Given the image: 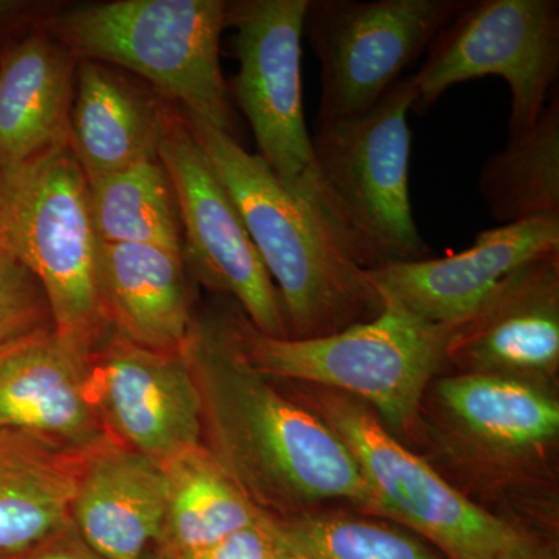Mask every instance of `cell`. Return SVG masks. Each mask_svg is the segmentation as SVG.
<instances>
[{"label":"cell","instance_id":"4fadbf2b","mask_svg":"<svg viewBox=\"0 0 559 559\" xmlns=\"http://www.w3.org/2000/svg\"><path fill=\"white\" fill-rule=\"evenodd\" d=\"M90 360L92 396L110 440L159 463L201 447L200 390L182 349L140 347L110 331Z\"/></svg>","mask_w":559,"mask_h":559},{"label":"cell","instance_id":"ac0fdd59","mask_svg":"<svg viewBox=\"0 0 559 559\" xmlns=\"http://www.w3.org/2000/svg\"><path fill=\"white\" fill-rule=\"evenodd\" d=\"M183 255L148 245L98 250V289L110 331L140 347L180 352L193 323Z\"/></svg>","mask_w":559,"mask_h":559},{"label":"cell","instance_id":"1f68e13d","mask_svg":"<svg viewBox=\"0 0 559 559\" xmlns=\"http://www.w3.org/2000/svg\"><path fill=\"white\" fill-rule=\"evenodd\" d=\"M20 7H17V3L14 2H2L0 0V16H3V14L11 13V11L17 10Z\"/></svg>","mask_w":559,"mask_h":559},{"label":"cell","instance_id":"9c48e42d","mask_svg":"<svg viewBox=\"0 0 559 559\" xmlns=\"http://www.w3.org/2000/svg\"><path fill=\"white\" fill-rule=\"evenodd\" d=\"M412 76L373 108L318 123L312 150L323 182L347 224L356 264L369 271L432 257L419 234L409 194Z\"/></svg>","mask_w":559,"mask_h":559},{"label":"cell","instance_id":"7c38bea8","mask_svg":"<svg viewBox=\"0 0 559 559\" xmlns=\"http://www.w3.org/2000/svg\"><path fill=\"white\" fill-rule=\"evenodd\" d=\"M159 160L170 175L182 224L187 270L205 288L226 294L253 329L289 340L282 299L250 240L237 205L191 134L186 117L170 108Z\"/></svg>","mask_w":559,"mask_h":559},{"label":"cell","instance_id":"5b68a950","mask_svg":"<svg viewBox=\"0 0 559 559\" xmlns=\"http://www.w3.org/2000/svg\"><path fill=\"white\" fill-rule=\"evenodd\" d=\"M226 14L224 0H114L62 11L46 33L79 61L130 70L186 116L235 138L219 57Z\"/></svg>","mask_w":559,"mask_h":559},{"label":"cell","instance_id":"603a6c76","mask_svg":"<svg viewBox=\"0 0 559 559\" xmlns=\"http://www.w3.org/2000/svg\"><path fill=\"white\" fill-rule=\"evenodd\" d=\"M550 95L535 127L510 138L479 175L480 197L500 226L559 219V95Z\"/></svg>","mask_w":559,"mask_h":559},{"label":"cell","instance_id":"f1b7e54d","mask_svg":"<svg viewBox=\"0 0 559 559\" xmlns=\"http://www.w3.org/2000/svg\"><path fill=\"white\" fill-rule=\"evenodd\" d=\"M270 522L272 538H274L275 559H314L310 557V555L305 554L304 550H300L299 547L294 546L293 543H289V540L278 532V528L275 527L274 521H272L271 518Z\"/></svg>","mask_w":559,"mask_h":559},{"label":"cell","instance_id":"83f0119b","mask_svg":"<svg viewBox=\"0 0 559 559\" xmlns=\"http://www.w3.org/2000/svg\"><path fill=\"white\" fill-rule=\"evenodd\" d=\"M0 559H105L97 551L91 549L79 532L73 528L72 522L64 528L58 530L53 535L38 540L25 549L0 554Z\"/></svg>","mask_w":559,"mask_h":559},{"label":"cell","instance_id":"484cf974","mask_svg":"<svg viewBox=\"0 0 559 559\" xmlns=\"http://www.w3.org/2000/svg\"><path fill=\"white\" fill-rule=\"evenodd\" d=\"M51 333L53 318L38 280L9 249L0 248V358Z\"/></svg>","mask_w":559,"mask_h":559},{"label":"cell","instance_id":"4316f807","mask_svg":"<svg viewBox=\"0 0 559 559\" xmlns=\"http://www.w3.org/2000/svg\"><path fill=\"white\" fill-rule=\"evenodd\" d=\"M191 559H275L270 518L263 514L255 524L238 530Z\"/></svg>","mask_w":559,"mask_h":559},{"label":"cell","instance_id":"7402d4cb","mask_svg":"<svg viewBox=\"0 0 559 559\" xmlns=\"http://www.w3.org/2000/svg\"><path fill=\"white\" fill-rule=\"evenodd\" d=\"M167 511L160 543L191 559L238 530L255 524L263 511L250 502L204 444L162 463Z\"/></svg>","mask_w":559,"mask_h":559},{"label":"cell","instance_id":"4dcf8cb0","mask_svg":"<svg viewBox=\"0 0 559 559\" xmlns=\"http://www.w3.org/2000/svg\"><path fill=\"white\" fill-rule=\"evenodd\" d=\"M3 229H5V190H3V178L0 173V248L3 245Z\"/></svg>","mask_w":559,"mask_h":559},{"label":"cell","instance_id":"52a82bcc","mask_svg":"<svg viewBox=\"0 0 559 559\" xmlns=\"http://www.w3.org/2000/svg\"><path fill=\"white\" fill-rule=\"evenodd\" d=\"M310 0L227 2L238 70L235 100L252 128L261 160L289 197L356 263L347 224L320 175L301 94V38Z\"/></svg>","mask_w":559,"mask_h":559},{"label":"cell","instance_id":"6da1fadb","mask_svg":"<svg viewBox=\"0 0 559 559\" xmlns=\"http://www.w3.org/2000/svg\"><path fill=\"white\" fill-rule=\"evenodd\" d=\"M182 352L200 390L202 444L257 509L278 521L333 507L384 518L344 441L246 362L227 314H194Z\"/></svg>","mask_w":559,"mask_h":559},{"label":"cell","instance_id":"7a4b0ae2","mask_svg":"<svg viewBox=\"0 0 559 559\" xmlns=\"http://www.w3.org/2000/svg\"><path fill=\"white\" fill-rule=\"evenodd\" d=\"M404 444L480 509L557 539L559 393L440 373Z\"/></svg>","mask_w":559,"mask_h":559},{"label":"cell","instance_id":"ffe728a7","mask_svg":"<svg viewBox=\"0 0 559 559\" xmlns=\"http://www.w3.org/2000/svg\"><path fill=\"white\" fill-rule=\"evenodd\" d=\"M170 108L95 61H79L69 150L87 180L159 159Z\"/></svg>","mask_w":559,"mask_h":559},{"label":"cell","instance_id":"8fae6325","mask_svg":"<svg viewBox=\"0 0 559 559\" xmlns=\"http://www.w3.org/2000/svg\"><path fill=\"white\" fill-rule=\"evenodd\" d=\"M465 0H310L304 33L320 64L318 123L373 108Z\"/></svg>","mask_w":559,"mask_h":559},{"label":"cell","instance_id":"5bb4252c","mask_svg":"<svg viewBox=\"0 0 559 559\" xmlns=\"http://www.w3.org/2000/svg\"><path fill=\"white\" fill-rule=\"evenodd\" d=\"M443 373L507 378L559 393V250L511 272L460 323Z\"/></svg>","mask_w":559,"mask_h":559},{"label":"cell","instance_id":"ba28073f","mask_svg":"<svg viewBox=\"0 0 559 559\" xmlns=\"http://www.w3.org/2000/svg\"><path fill=\"white\" fill-rule=\"evenodd\" d=\"M2 248L32 271L46 294L55 333L91 353L110 333L98 289L90 183L69 146L3 170Z\"/></svg>","mask_w":559,"mask_h":559},{"label":"cell","instance_id":"e0dca14e","mask_svg":"<svg viewBox=\"0 0 559 559\" xmlns=\"http://www.w3.org/2000/svg\"><path fill=\"white\" fill-rule=\"evenodd\" d=\"M167 511L162 463L114 440L84 455L70 522L105 559H142L160 539Z\"/></svg>","mask_w":559,"mask_h":559},{"label":"cell","instance_id":"d4e9b609","mask_svg":"<svg viewBox=\"0 0 559 559\" xmlns=\"http://www.w3.org/2000/svg\"><path fill=\"white\" fill-rule=\"evenodd\" d=\"M272 521L314 559H448L403 525L344 507Z\"/></svg>","mask_w":559,"mask_h":559},{"label":"cell","instance_id":"277c9868","mask_svg":"<svg viewBox=\"0 0 559 559\" xmlns=\"http://www.w3.org/2000/svg\"><path fill=\"white\" fill-rule=\"evenodd\" d=\"M227 319L235 345L259 373L353 396L403 444L429 382L444 371L448 342L459 326L430 323L392 301L369 322L311 340L266 336L240 310Z\"/></svg>","mask_w":559,"mask_h":559},{"label":"cell","instance_id":"2e32d148","mask_svg":"<svg viewBox=\"0 0 559 559\" xmlns=\"http://www.w3.org/2000/svg\"><path fill=\"white\" fill-rule=\"evenodd\" d=\"M90 356L57 333L3 355L0 429L27 433L76 455L109 441L92 396Z\"/></svg>","mask_w":559,"mask_h":559},{"label":"cell","instance_id":"cb8c5ba5","mask_svg":"<svg viewBox=\"0 0 559 559\" xmlns=\"http://www.w3.org/2000/svg\"><path fill=\"white\" fill-rule=\"evenodd\" d=\"M100 242L148 245L182 253L178 198L159 159L87 180Z\"/></svg>","mask_w":559,"mask_h":559},{"label":"cell","instance_id":"3957f363","mask_svg":"<svg viewBox=\"0 0 559 559\" xmlns=\"http://www.w3.org/2000/svg\"><path fill=\"white\" fill-rule=\"evenodd\" d=\"M183 117L278 290L289 340L330 336L377 318L384 301L366 271L326 237L266 164L226 132Z\"/></svg>","mask_w":559,"mask_h":559},{"label":"cell","instance_id":"d6986e66","mask_svg":"<svg viewBox=\"0 0 559 559\" xmlns=\"http://www.w3.org/2000/svg\"><path fill=\"white\" fill-rule=\"evenodd\" d=\"M79 58L49 33L0 57V171L69 146Z\"/></svg>","mask_w":559,"mask_h":559},{"label":"cell","instance_id":"44dd1931","mask_svg":"<svg viewBox=\"0 0 559 559\" xmlns=\"http://www.w3.org/2000/svg\"><path fill=\"white\" fill-rule=\"evenodd\" d=\"M83 459L0 429V554L25 549L70 524Z\"/></svg>","mask_w":559,"mask_h":559},{"label":"cell","instance_id":"8992f818","mask_svg":"<svg viewBox=\"0 0 559 559\" xmlns=\"http://www.w3.org/2000/svg\"><path fill=\"white\" fill-rule=\"evenodd\" d=\"M304 404L352 452L396 522L448 559H559L558 540L488 513L471 502L381 425L366 404L334 390L289 382Z\"/></svg>","mask_w":559,"mask_h":559},{"label":"cell","instance_id":"f546056e","mask_svg":"<svg viewBox=\"0 0 559 559\" xmlns=\"http://www.w3.org/2000/svg\"><path fill=\"white\" fill-rule=\"evenodd\" d=\"M142 559H187L182 555L176 554L170 547L165 546L164 543L157 540L148 550L145 551Z\"/></svg>","mask_w":559,"mask_h":559},{"label":"cell","instance_id":"9a60e30c","mask_svg":"<svg viewBox=\"0 0 559 559\" xmlns=\"http://www.w3.org/2000/svg\"><path fill=\"white\" fill-rule=\"evenodd\" d=\"M559 250V219H532L480 231L469 249L366 271L382 301L439 325L469 319L522 264Z\"/></svg>","mask_w":559,"mask_h":559},{"label":"cell","instance_id":"30bf717a","mask_svg":"<svg viewBox=\"0 0 559 559\" xmlns=\"http://www.w3.org/2000/svg\"><path fill=\"white\" fill-rule=\"evenodd\" d=\"M558 73V0H466L411 75L412 110L425 114L455 84L499 76L509 83V131L518 138L535 127Z\"/></svg>","mask_w":559,"mask_h":559}]
</instances>
